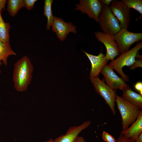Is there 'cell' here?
Masks as SVG:
<instances>
[{
  "label": "cell",
  "instance_id": "3",
  "mask_svg": "<svg viewBox=\"0 0 142 142\" xmlns=\"http://www.w3.org/2000/svg\"><path fill=\"white\" fill-rule=\"evenodd\" d=\"M115 102L121 115L122 131H124L135 121L142 110L116 94Z\"/></svg>",
  "mask_w": 142,
  "mask_h": 142
},
{
  "label": "cell",
  "instance_id": "18",
  "mask_svg": "<svg viewBox=\"0 0 142 142\" xmlns=\"http://www.w3.org/2000/svg\"><path fill=\"white\" fill-rule=\"evenodd\" d=\"M7 10L9 15L14 17L19 11L24 7L23 0H8Z\"/></svg>",
  "mask_w": 142,
  "mask_h": 142
},
{
  "label": "cell",
  "instance_id": "29",
  "mask_svg": "<svg viewBox=\"0 0 142 142\" xmlns=\"http://www.w3.org/2000/svg\"><path fill=\"white\" fill-rule=\"evenodd\" d=\"M135 141V142H142V133L137 138Z\"/></svg>",
  "mask_w": 142,
  "mask_h": 142
},
{
  "label": "cell",
  "instance_id": "13",
  "mask_svg": "<svg viewBox=\"0 0 142 142\" xmlns=\"http://www.w3.org/2000/svg\"><path fill=\"white\" fill-rule=\"evenodd\" d=\"M87 55L91 63V68L90 74V78L98 77L103 68L108 61L105 55L100 52L97 55L88 53L81 49Z\"/></svg>",
  "mask_w": 142,
  "mask_h": 142
},
{
  "label": "cell",
  "instance_id": "8",
  "mask_svg": "<svg viewBox=\"0 0 142 142\" xmlns=\"http://www.w3.org/2000/svg\"><path fill=\"white\" fill-rule=\"evenodd\" d=\"M74 10H79L83 14H86L89 17L99 22V17L103 6L99 0H80L75 5Z\"/></svg>",
  "mask_w": 142,
  "mask_h": 142
},
{
  "label": "cell",
  "instance_id": "4",
  "mask_svg": "<svg viewBox=\"0 0 142 142\" xmlns=\"http://www.w3.org/2000/svg\"><path fill=\"white\" fill-rule=\"evenodd\" d=\"M98 23L103 32L113 36L121 29L119 21L106 5L103 6Z\"/></svg>",
  "mask_w": 142,
  "mask_h": 142
},
{
  "label": "cell",
  "instance_id": "21",
  "mask_svg": "<svg viewBox=\"0 0 142 142\" xmlns=\"http://www.w3.org/2000/svg\"><path fill=\"white\" fill-rule=\"evenodd\" d=\"M103 140L106 142H116L114 138L108 133L103 131L102 135Z\"/></svg>",
  "mask_w": 142,
  "mask_h": 142
},
{
  "label": "cell",
  "instance_id": "25",
  "mask_svg": "<svg viewBox=\"0 0 142 142\" xmlns=\"http://www.w3.org/2000/svg\"><path fill=\"white\" fill-rule=\"evenodd\" d=\"M116 140V142H135V141L125 138L121 134Z\"/></svg>",
  "mask_w": 142,
  "mask_h": 142
},
{
  "label": "cell",
  "instance_id": "24",
  "mask_svg": "<svg viewBox=\"0 0 142 142\" xmlns=\"http://www.w3.org/2000/svg\"><path fill=\"white\" fill-rule=\"evenodd\" d=\"M135 89L139 92V94L142 95V82L141 81H138L136 82L134 85Z\"/></svg>",
  "mask_w": 142,
  "mask_h": 142
},
{
  "label": "cell",
  "instance_id": "11",
  "mask_svg": "<svg viewBox=\"0 0 142 142\" xmlns=\"http://www.w3.org/2000/svg\"><path fill=\"white\" fill-rule=\"evenodd\" d=\"M51 26L52 31L56 33L57 37L61 41L65 39L69 33H77L76 27L72 22H66L62 18L55 16Z\"/></svg>",
  "mask_w": 142,
  "mask_h": 142
},
{
  "label": "cell",
  "instance_id": "30",
  "mask_svg": "<svg viewBox=\"0 0 142 142\" xmlns=\"http://www.w3.org/2000/svg\"><path fill=\"white\" fill-rule=\"evenodd\" d=\"M43 142H54V140L53 139L51 138L48 140Z\"/></svg>",
  "mask_w": 142,
  "mask_h": 142
},
{
  "label": "cell",
  "instance_id": "28",
  "mask_svg": "<svg viewBox=\"0 0 142 142\" xmlns=\"http://www.w3.org/2000/svg\"><path fill=\"white\" fill-rule=\"evenodd\" d=\"M75 142H85V140L82 136H78L76 139Z\"/></svg>",
  "mask_w": 142,
  "mask_h": 142
},
{
  "label": "cell",
  "instance_id": "26",
  "mask_svg": "<svg viewBox=\"0 0 142 142\" xmlns=\"http://www.w3.org/2000/svg\"><path fill=\"white\" fill-rule=\"evenodd\" d=\"M113 0H99V1L102 6L106 5L109 6Z\"/></svg>",
  "mask_w": 142,
  "mask_h": 142
},
{
  "label": "cell",
  "instance_id": "14",
  "mask_svg": "<svg viewBox=\"0 0 142 142\" xmlns=\"http://www.w3.org/2000/svg\"><path fill=\"white\" fill-rule=\"evenodd\" d=\"M127 129L120 133L125 138L135 141L142 133V111L135 121Z\"/></svg>",
  "mask_w": 142,
  "mask_h": 142
},
{
  "label": "cell",
  "instance_id": "1",
  "mask_svg": "<svg viewBox=\"0 0 142 142\" xmlns=\"http://www.w3.org/2000/svg\"><path fill=\"white\" fill-rule=\"evenodd\" d=\"M34 70L33 65L27 56H23L14 63L12 80L17 91L23 92L27 90L31 82Z\"/></svg>",
  "mask_w": 142,
  "mask_h": 142
},
{
  "label": "cell",
  "instance_id": "23",
  "mask_svg": "<svg viewBox=\"0 0 142 142\" xmlns=\"http://www.w3.org/2000/svg\"><path fill=\"white\" fill-rule=\"evenodd\" d=\"M142 59H137L135 60V62L130 66L129 69L131 70H134L137 67H142Z\"/></svg>",
  "mask_w": 142,
  "mask_h": 142
},
{
  "label": "cell",
  "instance_id": "5",
  "mask_svg": "<svg viewBox=\"0 0 142 142\" xmlns=\"http://www.w3.org/2000/svg\"><path fill=\"white\" fill-rule=\"evenodd\" d=\"M90 79L96 92L104 99L113 114L115 115L116 114L115 108L116 91L105 83L104 79L101 80L98 77Z\"/></svg>",
  "mask_w": 142,
  "mask_h": 142
},
{
  "label": "cell",
  "instance_id": "27",
  "mask_svg": "<svg viewBox=\"0 0 142 142\" xmlns=\"http://www.w3.org/2000/svg\"><path fill=\"white\" fill-rule=\"evenodd\" d=\"M7 1L6 0H0V10H4L5 4Z\"/></svg>",
  "mask_w": 142,
  "mask_h": 142
},
{
  "label": "cell",
  "instance_id": "19",
  "mask_svg": "<svg viewBox=\"0 0 142 142\" xmlns=\"http://www.w3.org/2000/svg\"><path fill=\"white\" fill-rule=\"evenodd\" d=\"M53 1V0H45L44 2V15L47 18L46 26L47 30L50 29L54 18V16L52 14L51 8Z\"/></svg>",
  "mask_w": 142,
  "mask_h": 142
},
{
  "label": "cell",
  "instance_id": "2",
  "mask_svg": "<svg viewBox=\"0 0 142 142\" xmlns=\"http://www.w3.org/2000/svg\"><path fill=\"white\" fill-rule=\"evenodd\" d=\"M142 48V42L137 43L130 50L122 53L116 58L108 64L113 69L116 71L125 82L129 80L128 76L125 74L122 70L125 66H131L135 62L139 51Z\"/></svg>",
  "mask_w": 142,
  "mask_h": 142
},
{
  "label": "cell",
  "instance_id": "22",
  "mask_svg": "<svg viewBox=\"0 0 142 142\" xmlns=\"http://www.w3.org/2000/svg\"><path fill=\"white\" fill-rule=\"evenodd\" d=\"M37 0H24V7L28 10H32L34 7L35 3Z\"/></svg>",
  "mask_w": 142,
  "mask_h": 142
},
{
  "label": "cell",
  "instance_id": "12",
  "mask_svg": "<svg viewBox=\"0 0 142 142\" xmlns=\"http://www.w3.org/2000/svg\"><path fill=\"white\" fill-rule=\"evenodd\" d=\"M91 122L89 120L85 121L81 124L69 127L65 134L57 137L54 142H75L79 134L83 130L88 127Z\"/></svg>",
  "mask_w": 142,
  "mask_h": 142
},
{
  "label": "cell",
  "instance_id": "10",
  "mask_svg": "<svg viewBox=\"0 0 142 142\" xmlns=\"http://www.w3.org/2000/svg\"><path fill=\"white\" fill-rule=\"evenodd\" d=\"M100 73L104 77L106 84L114 90L117 89L122 90L129 86L121 78L118 77L113 69L106 64L101 70Z\"/></svg>",
  "mask_w": 142,
  "mask_h": 142
},
{
  "label": "cell",
  "instance_id": "17",
  "mask_svg": "<svg viewBox=\"0 0 142 142\" xmlns=\"http://www.w3.org/2000/svg\"><path fill=\"white\" fill-rule=\"evenodd\" d=\"M0 10V40L4 43L9 42V31L11 28L9 23L5 22L2 16Z\"/></svg>",
  "mask_w": 142,
  "mask_h": 142
},
{
  "label": "cell",
  "instance_id": "31",
  "mask_svg": "<svg viewBox=\"0 0 142 142\" xmlns=\"http://www.w3.org/2000/svg\"><path fill=\"white\" fill-rule=\"evenodd\" d=\"M3 64V63L2 62H0V74H1V71L0 69V67L2 65V64Z\"/></svg>",
  "mask_w": 142,
  "mask_h": 142
},
{
  "label": "cell",
  "instance_id": "6",
  "mask_svg": "<svg viewBox=\"0 0 142 142\" xmlns=\"http://www.w3.org/2000/svg\"><path fill=\"white\" fill-rule=\"evenodd\" d=\"M113 37L121 54L129 50L130 47L134 43L141 40L142 33L131 32L123 28H121Z\"/></svg>",
  "mask_w": 142,
  "mask_h": 142
},
{
  "label": "cell",
  "instance_id": "20",
  "mask_svg": "<svg viewBox=\"0 0 142 142\" xmlns=\"http://www.w3.org/2000/svg\"><path fill=\"white\" fill-rule=\"evenodd\" d=\"M121 1L129 8L137 11L142 15V0H122Z\"/></svg>",
  "mask_w": 142,
  "mask_h": 142
},
{
  "label": "cell",
  "instance_id": "9",
  "mask_svg": "<svg viewBox=\"0 0 142 142\" xmlns=\"http://www.w3.org/2000/svg\"><path fill=\"white\" fill-rule=\"evenodd\" d=\"M94 34L98 40L105 47L106 53L105 56L107 59L113 61L119 55L120 53L118 46L113 36L99 31L95 32Z\"/></svg>",
  "mask_w": 142,
  "mask_h": 142
},
{
  "label": "cell",
  "instance_id": "15",
  "mask_svg": "<svg viewBox=\"0 0 142 142\" xmlns=\"http://www.w3.org/2000/svg\"><path fill=\"white\" fill-rule=\"evenodd\" d=\"M122 90V97L124 99L142 110V95L133 91L129 87L125 88Z\"/></svg>",
  "mask_w": 142,
  "mask_h": 142
},
{
  "label": "cell",
  "instance_id": "16",
  "mask_svg": "<svg viewBox=\"0 0 142 142\" xmlns=\"http://www.w3.org/2000/svg\"><path fill=\"white\" fill-rule=\"evenodd\" d=\"M16 55L11 48L9 42L4 43L0 40V62H2L5 65L7 66L8 57Z\"/></svg>",
  "mask_w": 142,
  "mask_h": 142
},
{
  "label": "cell",
  "instance_id": "7",
  "mask_svg": "<svg viewBox=\"0 0 142 142\" xmlns=\"http://www.w3.org/2000/svg\"><path fill=\"white\" fill-rule=\"evenodd\" d=\"M109 7L119 22L121 28H129L130 21L131 9L121 1L113 0Z\"/></svg>",
  "mask_w": 142,
  "mask_h": 142
}]
</instances>
